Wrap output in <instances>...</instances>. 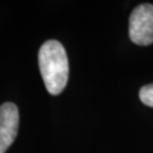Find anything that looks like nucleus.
<instances>
[{
	"mask_svg": "<svg viewBox=\"0 0 153 153\" xmlns=\"http://www.w3.org/2000/svg\"><path fill=\"white\" fill-rule=\"evenodd\" d=\"M129 38L135 44L153 43V5L137 6L129 16Z\"/></svg>",
	"mask_w": 153,
	"mask_h": 153,
	"instance_id": "nucleus-2",
	"label": "nucleus"
},
{
	"mask_svg": "<svg viewBox=\"0 0 153 153\" xmlns=\"http://www.w3.org/2000/svg\"><path fill=\"white\" fill-rule=\"evenodd\" d=\"M39 68L47 91L58 95L68 81V58L64 45L56 40L45 41L39 50Z\"/></svg>",
	"mask_w": 153,
	"mask_h": 153,
	"instance_id": "nucleus-1",
	"label": "nucleus"
},
{
	"mask_svg": "<svg viewBox=\"0 0 153 153\" xmlns=\"http://www.w3.org/2000/svg\"><path fill=\"white\" fill-rule=\"evenodd\" d=\"M140 99L143 103L153 108V84L145 85L140 91Z\"/></svg>",
	"mask_w": 153,
	"mask_h": 153,
	"instance_id": "nucleus-4",
	"label": "nucleus"
},
{
	"mask_svg": "<svg viewBox=\"0 0 153 153\" xmlns=\"http://www.w3.org/2000/svg\"><path fill=\"white\" fill-rule=\"evenodd\" d=\"M19 114L11 102L0 105V153H5L14 143L18 133Z\"/></svg>",
	"mask_w": 153,
	"mask_h": 153,
	"instance_id": "nucleus-3",
	"label": "nucleus"
}]
</instances>
